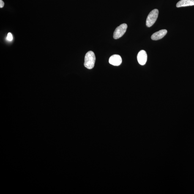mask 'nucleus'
<instances>
[{"mask_svg": "<svg viewBox=\"0 0 194 194\" xmlns=\"http://www.w3.org/2000/svg\"><path fill=\"white\" fill-rule=\"evenodd\" d=\"M96 61L95 54L92 51H88L85 56L84 66L88 69H92L94 67Z\"/></svg>", "mask_w": 194, "mask_h": 194, "instance_id": "1", "label": "nucleus"}, {"mask_svg": "<svg viewBox=\"0 0 194 194\" xmlns=\"http://www.w3.org/2000/svg\"><path fill=\"white\" fill-rule=\"evenodd\" d=\"M159 11L154 9L150 13L147 18L146 25L148 28L150 27L155 23L158 16Z\"/></svg>", "mask_w": 194, "mask_h": 194, "instance_id": "2", "label": "nucleus"}, {"mask_svg": "<svg viewBox=\"0 0 194 194\" xmlns=\"http://www.w3.org/2000/svg\"><path fill=\"white\" fill-rule=\"evenodd\" d=\"M127 25L126 23L121 24L116 28L113 34L114 39H117L122 37L127 30Z\"/></svg>", "mask_w": 194, "mask_h": 194, "instance_id": "3", "label": "nucleus"}, {"mask_svg": "<svg viewBox=\"0 0 194 194\" xmlns=\"http://www.w3.org/2000/svg\"><path fill=\"white\" fill-rule=\"evenodd\" d=\"M147 54L146 51L141 50L139 51L137 56V59L139 63L141 65H144L147 61Z\"/></svg>", "mask_w": 194, "mask_h": 194, "instance_id": "4", "label": "nucleus"}, {"mask_svg": "<svg viewBox=\"0 0 194 194\" xmlns=\"http://www.w3.org/2000/svg\"><path fill=\"white\" fill-rule=\"evenodd\" d=\"M110 64L114 66H119L122 63V59L118 55H113L110 57L109 59Z\"/></svg>", "mask_w": 194, "mask_h": 194, "instance_id": "5", "label": "nucleus"}, {"mask_svg": "<svg viewBox=\"0 0 194 194\" xmlns=\"http://www.w3.org/2000/svg\"><path fill=\"white\" fill-rule=\"evenodd\" d=\"M167 33V30L164 29L160 30L157 32L154 33L151 36V38L152 40H157L162 39L165 37Z\"/></svg>", "mask_w": 194, "mask_h": 194, "instance_id": "6", "label": "nucleus"}, {"mask_svg": "<svg viewBox=\"0 0 194 194\" xmlns=\"http://www.w3.org/2000/svg\"><path fill=\"white\" fill-rule=\"evenodd\" d=\"M194 6V0H181L176 4V7L179 8Z\"/></svg>", "mask_w": 194, "mask_h": 194, "instance_id": "7", "label": "nucleus"}, {"mask_svg": "<svg viewBox=\"0 0 194 194\" xmlns=\"http://www.w3.org/2000/svg\"><path fill=\"white\" fill-rule=\"evenodd\" d=\"M7 40L9 41H11L12 40L13 38V36L11 33L10 32L8 33V34L7 35Z\"/></svg>", "mask_w": 194, "mask_h": 194, "instance_id": "8", "label": "nucleus"}, {"mask_svg": "<svg viewBox=\"0 0 194 194\" xmlns=\"http://www.w3.org/2000/svg\"><path fill=\"white\" fill-rule=\"evenodd\" d=\"M4 3L2 0H0V8H2L4 7Z\"/></svg>", "mask_w": 194, "mask_h": 194, "instance_id": "9", "label": "nucleus"}]
</instances>
